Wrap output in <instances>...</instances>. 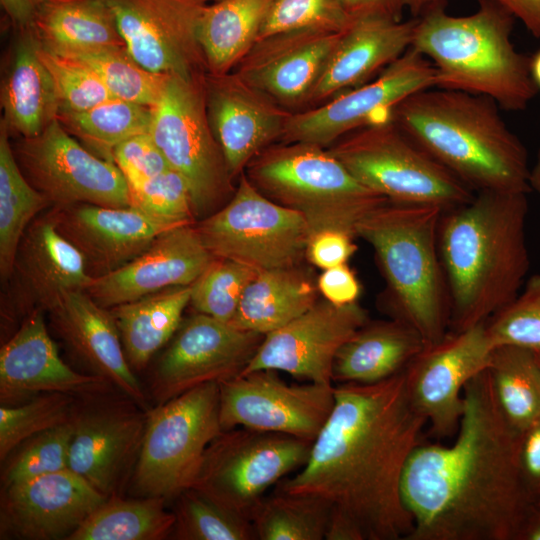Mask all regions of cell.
Masks as SVG:
<instances>
[{"mask_svg": "<svg viewBox=\"0 0 540 540\" xmlns=\"http://www.w3.org/2000/svg\"><path fill=\"white\" fill-rule=\"evenodd\" d=\"M334 397L307 462L277 489L325 500L363 540H407L413 520L402 478L427 421L410 400L404 371L373 384H336Z\"/></svg>", "mask_w": 540, "mask_h": 540, "instance_id": "1", "label": "cell"}, {"mask_svg": "<svg viewBox=\"0 0 540 540\" xmlns=\"http://www.w3.org/2000/svg\"><path fill=\"white\" fill-rule=\"evenodd\" d=\"M451 444L421 442L402 478L407 540H520L537 505L523 483L520 432L495 399L488 370L470 380Z\"/></svg>", "mask_w": 540, "mask_h": 540, "instance_id": "2", "label": "cell"}, {"mask_svg": "<svg viewBox=\"0 0 540 540\" xmlns=\"http://www.w3.org/2000/svg\"><path fill=\"white\" fill-rule=\"evenodd\" d=\"M526 193L481 191L443 211L439 254L449 299V332L486 322L519 294L530 259Z\"/></svg>", "mask_w": 540, "mask_h": 540, "instance_id": "3", "label": "cell"}, {"mask_svg": "<svg viewBox=\"0 0 540 540\" xmlns=\"http://www.w3.org/2000/svg\"><path fill=\"white\" fill-rule=\"evenodd\" d=\"M391 119L474 192L528 193V153L484 95L424 89L401 101Z\"/></svg>", "mask_w": 540, "mask_h": 540, "instance_id": "4", "label": "cell"}, {"mask_svg": "<svg viewBox=\"0 0 540 540\" xmlns=\"http://www.w3.org/2000/svg\"><path fill=\"white\" fill-rule=\"evenodd\" d=\"M478 2L468 16L438 8L417 18L411 47L432 60L436 87L484 95L508 111L524 110L538 88L531 57L510 40L515 17L494 0Z\"/></svg>", "mask_w": 540, "mask_h": 540, "instance_id": "5", "label": "cell"}, {"mask_svg": "<svg viewBox=\"0 0 540 540\" xmlns=\"http://www.w3.org/2000/svg\"><path fill=\"white\" fill-rule=\"evenodd\" d=\"M443 209L387 200L357 226L356 237L373 248L388 289L391 319L415 329L425 343L449 332L450 299L438 229Z\"/></svg>", "mask_w": 540, "mask_h": 540, "instance_id": "6", "label": "cell"}, {"mask_svg": "<svg viewBox=\"0 0 540 540\" xmlns=\"http://www.w3.org/2000/svg\"><path fill=\"white\" fill-rule=\"evenodd\" d=\"M244 174L267 198L301 214L310 236L332 229L357 238L358 224L388 200L362 185L327 147L313 143H274Z\"/></svg>", "mask_w": 540, "mask_h": 540, "instance_id": "7", "label": "cell"}, {"mask_svg": "<svg viewBox=\"0 0 540 540\" xmlns=\"http://www.w3.org/2000/svg\"><path fill=\"white\" fill-rule=\"evenodd\" d=\"M365 187L390 201L449 210L475 193L389 118L359 128L327 147Z\"/></svg>", "mask_w": 540, "mask_h": 540, "instance_id": "8", "label": "cell"}, {"mask_svg": "<svg viewBox=\"0 0 540 540\" xmlns=\"http://www.w3.org/2000/svg\"><path fill=\"white\" fill-rule=\"evenodd\" d=\"M222 432L216 382L148 408L130 480L136 497L168 502L191 488L208 445Z\"/></svg>", "mask_w": 540, "mask_h": 540, "instance_id": "9", "label": "cell"}, {"mask_svg": "<svg viewBox=\"0 0 540 540\" xmlns=\"http://www.w3.org/2000/svg\"><path fill=\"white\" fill-rule=\"evenodd\" d=\"M204 76L169 75L149 129L170 168L187 182L196 222L223 207L236 189L208 121Z\"/></svg>", "mask_w": 540, "mask_h": 540, "instance_id": "10", "label": "cell"}, {"mask_svg": "<svg viewBox=\"0 0 540 540\" xmlns=\"http://www.w3.org/2000/svg\"><path fill=\"white\" fill-rule=\"evenodd\" d=\"M195 226L215 258L257 272L300 266L310 238L301 214L267 198L244 173L230 200Z\"/></svg>", "mask_w": 540, "mask_h": 540, "instance_id": "11", "label": "cell"}, {"mask_svg": "<svg viewBox=\"0 0 540 540\" xmlns=\"http://www.w3.org/2000/svg\"><path fill=\"white\" fill-rule=\"evenodd\" d=\"M311 445L281 433L223 431L208 445L191 488L251 521L267 489L305 465Z\"/></svg>", "mask_w": 540, "mask_h": 540, "instance_id": "12", "label": "cell"}, {"mask_svg": "<svg viewBox=\"0 0 540 540\" xmlns=\"http://www.w3.org/2000/svg\"><path fill=\"white\" fill-rule=\"evenodd\" d=\"M12 149L24 176L52 207L130 206L129 186L116 164L84 147L58 119Z\"/></svg>", "mask_w": 540, "mask_h": 540, "instance_id": "13", "label": "cell"}, {"mask_svg": "<svg viewBox=\"0 0 540 540\" xmlns=\"http://www.w3.org/2000/svg\"><path fill=\"white\" fill-rule=\"evenodd\" d=\"M111 391L78 399L68 455V469L106 498L131 480L146 426V410Z\"/></svg>", "mask_w": 540, "mask_h": 540, "instance_id": "14", "label": "cell"}, {"mask_svg": "<svg viewBox=\"0 0 540 540\" xmlns=\"http://www.w3.org/2000/svg\"><path fill=\"white\" fill-rule=\"evenodd\" d=\"M92 280L81 253L58 230V208L47 209L26 229L2 283V328L47 313L65 293L85 291Z\"/></svg>", "mask_w": 540, "mask_h": 540, "instance_id": "15", "label": "cell"}, {"mask_svg": "<svg viewBox=\"0 0 540 540\" xmlns=\"http://www.w3.org/2000/svg\"><path fill=\"white\" fill-rule=\"evenodd\" d=\"M435 83V66L410 46L371 82L318 106L292 112L281 141L328 147L359 128L391 117L401 101Z\"/></svg>", "mask_w": 540, "mask_h": 540, "instance_id": "16", "label": "cell"}, {"mask_svg": "<svg viewBox=\"0 0 540 540\" xmlns=\"http://www.w3.org/2000/svg\"><path fill=\"white\" fill-rule=\"evenodd\" d=\"M277 372L257 370L219 383L223 431L243 427L314 441L334 406V385H292Z\"/></svg>", "mask_w": 540, "mask_h": 540, "instance_id": "17", "label": "cell"}, {"mask_svg": "<svg viewBox=\"0 0 540 540\" xmlns=\"http://www.w3.org/2000/svg\"><path fill=\"white\" fill-rule=\"evenodd\" d=\"M264 336L195 312L182 321L158 359L149 393L157 405L197 386L235 378Z\"/></svg>", "mask_w": 540, "mask_h": 540, "instance_id": "18", "label": "cell"}, {"mask_svg": "<svg viewBox=\"0 0 540 540\" xmlns=\"http://www.w3.org/2000/svg\"><path fill=\"white\" fill-rule=\"evenodd\" d=\"M494 348L483 322L426 345L404 370L410 400L437 439L455 436L464 388L489 367Z\"/></svg>", "mask_w": 540, "mask_h": 540, "instance_id": "19", "label": "cell"}, {"mask_svg": "<svg viewBox=\"0 0 540 540\" xmlns=\"http://www.w3.org/2000/svg\"><path fill=\"white\" fill-rule=\"evenodd\" d=\"M128 53L145 69L184 78L207 73L198 40L206 4L197 0H104Z\"/></svg>", "mask_w": 540, "mask_h": 540, "instance_id": "20", "label": "cell"}, {"mask_svg": "<svg viewBox=\"0 0 540 540\" xmlns=\"http://www.w3.org/2000/svg\"><path fill=\"white\" fill-rule=\"evenodd\" d=\"M368 321L366 310L357 302L339 306L317 301L297 318L266 334L242 374L271 369L307 382L333 384L337 352Z\"/></svg>", "mask_w": 540, "mask_h": 540, "instance_id": "21", "label": "cell"}, {"mask_svg": "<svg viewBox=\"0 0 540 540\" xmlns=\"http://www.w3.org/2000/svg\"><path fill=\"white\" fill-rule=\"evenodd\" d=\"M106 499L70 469L2 488L0 538L67 540Z\"/></svg>", "mask_w": 540, "mask_h": 540, "instance_id": "22", "label": "cell"}, {"mask_svg": "<svg viewBox=\"0 0 540 540\" xmlns=\"http://www.w3.org/2000/svg\"><path fill=\"white\" fill-rule=\"evenodd\" d=\"M208 121L236 180L261 151L282 139L290 111L233 71L204 76Z\"/></svg>", "mask_w": 540, "mask_h": 540, "instance_id": "23", "label": "cell"}, {"mask_svg": "<svg viewBox=\"0 0 540 540\" xmlns=\"http://www.w3.org/2000/svg\"><path fill=\"white\" fill-rule=\"evenodd\" d=\"M342 33L304 29L261 38L232 71L280 106L303 110Z\"/></svg>", "mask_w": 540, "mask_h": 540, "instance_id": "24", "label": "cell"}, {"mask_svg": "<svg viewBox=\"0 0 540 540\" xmlns=\"http://www.w3.org/2000/svg\"><path fill=\"white\" fill-rule=\"evenodd\" d=\"M44 314H30L1 346V405H18L47 393L80 398L116 390L105 380L78 372L62 360Z\"/></svg>", "mask_w": 540, "mask_h": 540, "instance_id": "25", "label": "cell"}, {"mask_svg": "<svg viewBox=\"0 0 540 540\" xmlns=\"http://www.w3.org/2000/svg\"><path fill=\"white\" fill-rule=\"evenodd\" d=\"M214 259L195 223L184 224L158 235L143 253L121 268L93 278L85 291L109 309L168 288L189 286Z\"/></svg>", "mask_w": 540, "mask_h": 540, "instance_id": "26", "label": "cell"}, {"mask_svg": "<svg viewBox=\"0 0 540 540\" xmlns=\"http://www.w3.org/2000/svg\"><path fill=\"white\" fill-rule=\"evenodd\" d=\"M47 314L54 332L89 374L105 380L144 410L149 408L110 309L77 290L65 293Z\"/></svg>", "mask_w": 540, "mask_h": 540, "instance_id": "27", "label": "cell"}, {"mask_svg": "<svg viewBox=\"0 0 540 540\" xmlns=\"http://www.w3.org/2000/svg\"><path fill=\"white\" fill-rule=\"evenodd\" d=\"M180 225L184 224L155 219L132 206L81 203L58 208V230L81 253L93 278L126 265L158 235Z\"/></svg>", "mask_w": 540, "mask_h": 540, "instance_id": "28", "label": "cell"}, {"mask_svg": "<svg viewBox=\"0 0 540 540\" xmlns=\"http://www.w3.org/2000/svg\"><path fill=\"white\" fill-rule=\"evenodd\" d=\"M416 23L417 18L409 21L384 16L354 19L342 33L304 109L360 86L385 69L411 46Z\"/></svg>", "mask_w": 540, "mask_h": 540, "instance_id": "29", "label": "cell"}, {"mask_svg": "<svg viewBox=\"0 0 540 540\" xmlns=\"http://www.w3.org/2000/svg\"><path fill=\"white\" fill-rule=\"evenodd\" d=\"M18 32L1 81V126L8 134L31 138L58 119L60 102L33 28Z\"/></svg>", "mask_w": 540, "mask_h": 540, "instance_id": "30", "label": "cell"}, {"mask_svg": "<svg viewBox=\"0 0 540 540\" xmlns=\"http://www.w3.org/2000/svg\"><path fill=\"white\" fill-rule=\"evenodd\" d=\"M426 345L415 329L401 321H368L337 352L333 384L387 380L404 371Z\"/></svg>", "mask_w": 540, "mask_h": 540, "instance_id": "31", "label": "cell"}, {"mask_svg": "<svg viewBox=\"0 0 540 540\" xmlns=\"http://www.w3.org/2000/svg\"><path fill=\"white\" fill-rule=\"evenodd\" d=\"M317 292V284L300 266L258 272L229 324L266 335L310 309L318 301Z\"/></svg>", "mask_w": 540, "mask_h": 540, "instance_id": "32", "label": "cell"}, {"mask_svg": "<svg viewBox=\"0 0 540 540\" xmlns=\"http://www.w3.org/2000/svg\"><path fill=\"white\" fill-rule=\"evenodd\" d=\"M190 297L191 285L173 287L109 308L134 372L144 370L170 342L183 321Z\"/></svg>", "mask_w": 540, "mask_h": 540, "instance_id": "33", "label": "cell"}, {"mask_svg": "<svg viewBox=\"0 0 540 540\" xmlns=\"http://www.w3.org/2000/svg\"><path fill=\"white\" fill-rule=\"evenodd\" d=\"M32 28L40 45L58 54L125 47L115 16L104 0H43Z\"/></svg>", "mask_w": 540, "mask_h": 540, "instance_id": "34", "label": "cell"}, {"mask_svg": "<svg viewBox=\"0 0 540 540\" xmlns=\"http://www.w3.org/2000/svg\"><path fill=\"white\" fill-rule=\"evenodd\" d=\"M275 0H220L202 12L198 40L207 72H231L257 42Z\"/></svg>", "mask_w": 540, "mask_h": 540, "instance_id": "35", "label": "cell"}, {"mask_svg": "<svg viewBox=\"0 0 540 540\" xmlns=\"http://www.w3.org/2000/svg\"><path fill=\"white\" fill-rule=\"evenodd\" d=\"M175 514L156 497L107 498L67 540H163L171 537Z\"/></svg>", "mask_w": 540, "mask_h": 540, "instance_id": "36", "label": "cell"}, {"mask_svg": "<svg viewBox=\"0 0 540 540\" xmlns=\"http://www.w3.org/2000/svg\"><path fill=\"white\" fill-rule=\"evenodd\" d=\"M500 410L517 431L540 420V361L535 350L503 345L487 368Z\"/></svg>", "mask_w": 540, "mask_h": 540, "instance_id": "37", "label": "cell"}, {"mask_svg": "<svg viewBox=\"0 0 540 540\" xmlns=\"http://www.w3.org/2000/svg\"><path fill=\"white\" fill-rule=\"evenodd\" d=\"M48 199L35 189L21 171L9 134L0 130V276L8 278L18 244L26 229L51 208Z\"/></svg>", "mask_w": 540, "mask_h": 540, "instance_id": "38", "label": "cell"}, {"mask_svg": "<svg viewBox=\"0 0 540 540\" xmlns=\"http://www.w3.org/2000/svg\"><path fill=\"white\" fill-rule=\"evenodd\" d=\"M58 120L88 150L114 162L113 150L118 144L149 132L152 107L110 98L82 112H59Z\"/></svg>", "mask_w": 540, "mask_h": 540, "instance_id": "39", "label": "cell"}, {"mask_svg": "<svg viewBox=\"0 0 540 540\" xmlns=\"http://www.w3.org/2000/svg\"><path fill=\"white\" fill-rule=\"evenodd\" d=\"M330 512L321 498L277 489L261 500L251 522L259 540H322Z\"/></svg>", "mask_w": 540, "mask_h": 540, "instance_id": "40", "label": "cell"}, {"mask_svg": "<svg viewBox=\"0 0 540 540\" xmlns=\"http://www.w3.org/2000/svg\"><path fill=\"white\" fill-rule=\"evenodd\" d=\"M62 55L73 57L91 68L113 98L149 107L159 101L169 76L142 67L126 47L107 46Z\"/></svg>", "mask_w": 540, "mask_h": 540, "instance_id": "41", "label": "cell"}, {"mask_svg": "<svg viewBox=\"0 0 540 540\" xmlns=\"http://www.w3.org/2000/svg\"><path fill=\"white\" fill-rule=\"evenodd\" d=\"M175 524L171 539L254 540L252 522L189 488L175 499Z\"/></svg>", "mask_w": 540, "mask_h": 540, "instance_id": "42", "label": "cell"}, {"mask_svg": "<svg viewBox=\"0 0 540 540\" xmlns=\"http://www.w3.org/2000/svg\"><path fill=\"white\" fill-rule=\"evenodd\" d=\"M79 397L47 393L14 406H0V460L29 438L69 421Z\"/></svg>", "mask_w": 540, "mask_h": 540, "instance_id": "43", "label": "cell"}, {"mask_svg": "<svg viewBox=\"0 0 540 540\" xmlns=\"http://www.w3.org/2000/svg\"><path fill=\"white\" fill-rule=\"evenodd\" d=\"M74 415V414H73ZM73 417L20 444L4 460L1 488L68 469Z\"/></svg>", "mask_w": 540, "mask_h": 540, "instance_id": "44", "label": "cell"}, {"mask_svg": "<svg viewBox=\"0 0 540 540\" xmlns=\"http://www.w3.org/2000/svg\"><path fill=\"white\" fill-rule=\"evenodd\" d=\"M258 274L238 262L215 258L191 284V307L222 322L230 323L248 284Z\"/></svg>", "mask_w": 540, "mask_h": 540, "instance_id": "45", "label": "cell"}, {"mask_svg": "<svg viewBox=\"0 0 540 540\" xmlns=\"http://www.w3.org/2000/svg\"><path fill=\"white\" fill-rule=\"evenodd\" d=\"M486 329L494 347L540 351V274L529 277L523 291L486 321Z\"/></svg>", "mask_w": 540, "mask_h": 540, "instance_id": "46", "label": "cell"}, {"mask_svg": "<svg viewBox=\"0 0 540 540\" xmlns=\"http://www.w3.org/2000/svg\"><path fill=\"white\" fill-rule=\"evenodd\" d=\"M353 20L343 0H275L258 40L277 33L304 29L342 33Z\"/></svg>", "mask_w": 540, "mask_h": 540, "instance_id": "47", "label": "cell"}, {"mask_svg": "<svg viewBox=\"0 0 540 540\" xmlns=\"http://www.w3.org/2000/svg\"><path fill=\"white\" fill-rule=\"evenodd\" d=\"M38 53L54 81L59 112H82L113 98L97 74L83 62L50 51L40 43Z\"/></svg>", "mask_w": 540, "mask_h": 540, "instance_id": "48", "label": "cell"}, {"mask_svg": "<svg viewBox=\"0 0 540 540\" xmlns=\"http://www.w3.org/2000/svg\"><path fill=\"white\" fill-rule=\"evenodd\" d=\"M128 186L130 206L143 213L173 224L196 222L188 184L175 170Z\"/></svg>", "mask_w": 540, "mask_h": 540, "instance_id": "49", "label": "cell"}, {"mask_svg": "<svg viewBox=\"0 0 540 540\" xmlns=\"http://www.w3.org/2000/svg\"><path fill=\"white\" fill-rule=\"evenodd\" d=\"M113 161L129 184H135L157 176L170 166L151 135H134L113 150Z\"/></svg>", "mask_w": 540, "mask_h": 540, "instance_id": "50", "label": "cell"}, {"mask_svg": "<svg viewBox=\"0 0 540 540\" xmlns=\"http://www.w3.org/2000/svg\"><path fill=\"white\" fill-rule=\"evenodd\" d=\"M355 237L340 230H322L309 238L306 258L323 270L347 263L357 250Z\"/></svg>", "mask_w": 540, "mask_h": 540, "instance_id": "51", "label": "cell"}, {"mask_svg": "<svg viewBox=\"0 0 540 540\" xmlns=\"http://www.w3.org/2000/svg\"><path fill=\"white\" fill-rule=\"evenodd\" d=\"M519 468L525 488L538 506L540 504V420L520 432Z\"/></svg>", "mask_w": 540, "mask_h": 540, "instance_id": "52", "label": "cell"}, {"mask_svg": "<svg viewBox=\"0 0 540 540\" xmlns=\"http://www.w3.org/2000/svg\"><path fill=\"white\" fill-rule=\"evenodd\" d=\"M317 288L325 300L339 306L356 303L361 290L356 275L346 263L325 269L318 278Z\"/></svg>", "mask_w": 540, "mask_h": 540, "instance_id": "53", "label": "cell"}, {"mask_svg": "<svg viewBox=\"0 0 540 540\" xmlns=\"http://www.w3.org/2000/svg\"><path fill=\"white\" fill-rule=\"evenodd\" d=\"M349 15L353 18L384 16L402 20L404 6L402 0H343Z\"/></svg>", "mask_w": 540, "mask_h": 540, "instance_id": "54", "label": "cell"}, {"mask_svg": "<svg viewBox=\"0 0 540 540\" xmlns=\"http://www.w3.org/2000/svg\"><path fill=\"white\" fill-rule=\"evenodd\" d=\"M494 1L519 18L534 37L540 38V0Z\"/></svg>", "mask_w": 540, "mask_h": 540, "instance_id": "55", "label": "cell"}, {"mask_svg": "<svg viewBox=\"0 0 540 540\" xmlns=\"http://www.w3.org/2000/svg\"><path fill=\"white\" fill-rule=\"evenodd\" d=\"M43 0H0L1 6L15 27H32Z\"/></svg>", "mask_w": 540, "mask_h": 540, "instance_id": "56", "label": "cell"}, {"mask_svg": "<svg viewBox=\"0 0 540 540\" xmlns=\"http://www.w3.org/2000/svg\"><path fill=\"white\" fill-rule=\"evenodd\" d=\"M326 540H363L356 526L344 515L331 510L326 534Z\"/></svg>", "mask_w": 540, "mask_h": 540, "instance_id": "57", "label": "cell"}, {"mask_svg": "<svg viewBox=\"0 0 540 540\" xmlns=\"http://www.w3.org/2000/svg\"><path fill=\"white\" fill-rule=\"evenodd\" d=\"M448 0H402L404 8H407L414 18H419L429 11L445 8Z\"/></svg>", "mask_w": 540, "mask_h": 540, "instance_id": "58", "label": "cell"}, {"mask_svg": "<svg viewBox=\"0 0 540 540\" xmlns=\"http://www.w3.org/2000/svg\"><path fill=\"white\" fill-rule=\"evenodd\" d=\"M520 540H540V507H536L528 518Z\"/></svg>", "mask_w": 540, "mask_h": 540, "instance_id": "59", "label": "cell"}, {"mask_svg": "<svg viewBox=\"0 0 540 540\" xmlns=\"http://www.w3.org/2000/svg\"><path fill=\"white\" fill-rule=\"evenodd\" d=\"M529 184L531 190H535L540 194V149L538 151L537 160L532 169H530Z\"/></svg>", "mask_w": 540, "mask_h": 540, "instance_id": "60", "label": "cell"}, {"mask_svg": "<svg viewBox=\"0 0 540 540\" xmlns=\"http://www.w3.org/2000/svg\"><path fill=\"white\" fill-rule=\"evenodd\" d=\"M530 72L535 85L540 89V50L531 57Z\"/></svg>", "mask_w": 540, "mask_h": 540, "instance_id": "61", "label": "cell"}, {"mask_svg": "<svg viewBox=\"0 0 540 540\" xmlns=\"http://www.w3.org/2000/svg\"><path fill=\"white\" fill-rule=\"evenodd\" d=\"M197 1H199V2H201V3H203V4L208 5V4L216 3V2H218V1H220V0H197Z\"/></svg>", "mask_w": 540, "mask_h": 540, "instance_id": "62", "label": "cell"}, {"mask_svg": "<svg viewBox=\"0 0 540 540\" xmlns=\"http://www.w3.org/2000/svg\"><path fill=\"white\" fill-rule=\"evenodd\" d=\"M537 353H538V358H539V361H540V351H537Z\"/></svg>", "mask_w": 540, "mask_h": 540, "instance_id": "63", "label": "cell"}, {"mask_svg": "<svg viewBox=\"0 0 540 540\" xmlns=\"http://www.w3.org/2000/svg\"><path fill=\"white\" fill-rule=\"evenodd\" d=\"M538 507H540V504L538 505Z\"/></svg>", "mask_w": 540, "mask_h": 540, "instance_id": "64", "label": "cell"}]
</instances>
